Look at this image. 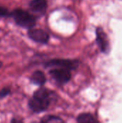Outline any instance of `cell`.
<instances>
[{
  "instance_id": "cell-1",
  "label": "cell",
  "mask_w": 122,
  "mask_h": 123,
  "mask_svg": "<svg viewBox=\"0 0 122 123\" xmlns=\"http://www.w3.org/2000/svg\"><path fill=\"white\" fill-rule=\"evenodd\" d=\"M54 93L49 89L41 87L34 92L31 99L28 101V107L34 113L45 112L53 99Z\"/></svg>"
},
{
  "instance_id": "cell-2",
  "label": "cell",
  "mask_w": 122,
  "mask_h": 123,
  "mask_svg": "<svg viewBox=\"0 0 122 123\" xmlns=\"http://www.w3.org/2000/svg\"><path fill=\"white\" fill-rule=\"evenodd\" d=\"M11 17L13 18L15 24L17 26L27 30L33 28L37 22L35 15L20 8H16L13 9L12 11Z\"/></svg>"
},
{
  "instance_id": "cell-3",
  "label": "cell",
  "mask_w": 122,
  "mask_h": 123,
  "mask_svg": "<svg viewBox=\"0 0 122 123\" xmlns=\"http://www.w3.org/2000/svg\"><path fill=\"white\" fill-rule=\"evenodd\" d=\"M70 71V70L65 68H55L50 71V74L56 81L57 83L60 84H63L69 81V80L70 79L71 74Z\"/></svg>"
},
{
  "instance_id": "cell-4",
  "label": "cell",
  "mask_w": 122,
  "mask_h": 123,
  "mask_svg": "<svg viewBox=\"0 0 122 123\" xmlns=\"http://www.w3.org/2000/svg\"><path fill=\"white\" fill-rule=\"evenodd\" d=\"M27 35L32 41L38 43L46 44L49 40V35L47 32L41 29H29Z\"/></svg>"
},
{
  "instance_id": "cell-5",
  "label": "cell",
  "mask_w": 122,
  "mask_h": 123,
  "mask_svg": "<svg viewBox=\"0 0 122 123\" xmlns=\"http://www.w3.org/2000/svg\"><path fill=\"white\" fill-rule=\"evenodd\" d=\"M46 67L58 66L60 68H68L69 70H74L78 66V62L73 60L68 59H53L45 63Z\"/></svg>"
},
{
  "instance_id": "cell-6",
  "label": "cell",
  "mask_w": 122,
  "mask_h": 123,
  "mask_svg": "<svg viewBox=\"0 0 122 123\" xmlns=\"http://www.w3.org/2000/svg\"><path fill=\"white\" fill-rule=\"evenodd\" d=\"M96 40L98 45L103 53H108L109 51V43L106 34L101 27L96 29Z\"/></svg>"
},
{
  "instance_id": "cell-7",
  "label": "cell",
  "mask_w": 122,
  "mask_h": 123,
  "mask_svg": "<svg viewBox=\"0 0 122 123\" xmlns=\"http://www.w3.org/2000/svg\"><path fill=\"white\" fill-rule=\"evenodd\" d=\"M30 10L37 14L43 15L47 9V0H31L29 3Z\"/></svg>"
},
{
  "instance_id": "cell-8",
  "label": "cell",
  "mask_w": 122,
  "mask_h": 123,
  "mask_svg": "<svg viewBox=\"0 0 122 123\" xmlns=\"http://www.w3.org/2000/svg\"><path fill=\"white\" fill-rule=\"evenodd\" d=\"M30 82L37 86H42L46 82V77L44 73L41 71H36L32 73L29 78Z\"/></svg>"
},
{
  "instance_id": "cell-9",
  "label": "cell",
  "mask_w": 122,
  "mask_h": 123,
  "mask_svg": "<svg viewBox=\"0 0 122 123\" xmlns=\"http://www.w3.org/2000/svg\"><path fill=\"white\" fill-rule=\"evenodd\" d=\"M77 122L79 123H94L97 121L94 117L88 113H83L80 115L77 118Z\"/></svg>"
},
{
  "instance_id": "cell-10",
  "label": "cell",
  "mask_w": 122,
  "mask_h": 123,
  "mask_svg": "<svg viewBox=\"0 0 122 123\" xmlns=\"http://www.w3.org/2000/svg\"><path fill=\"white\" fill-rule=\"evenodd\" d=\"M63 120L60 117L52 116V115H47L42 117L41 120V123H63Z\"/></svg>"
},
{
  "instance_id": "cell-11",
  "label": "cell",
  "mask_w": 122,
  "mask_h": 123,
  "mask_svg": "<svg viewBox=\"0 0 122 123\" xmlns=\"http://www.w3.org/2000/svg\"><path fill=\"white\" fill-rule=\"evenodd\" d=\"M12 17V11L6 7L0 5V18H9Z\"/></svg>"
},
{
  "instance_id": "cell-12",
  "label": "cell",
  "mask_w": 122,
  "mask_h": 123,
  "mask_svg": "<svg viewBox=\"0 0 122 123\" xmlns=\"http://www.w3.org/2000/svg\"><path fill=\"white\" fill-rule=\"evenodd\" d=\"M11 94V89L9 87H4L0 90V99H4Z\"/></svg>"
},
{
  "instance_id": "cell-13",
  "label": "cell",
  "mask_w": 122,
  "mask_h": 123,
  "mask_svg": "<svg viewBox=\"0 0 122 123\" xmlns=\"http://www.w3.org/2000/svg\"><path fill=\"white\" fill-rule=\"evenodd\" d=\"M10 123H23V120H21V119H17V117H13L12 119H11V120H10Z\"/></svg>"
},
{
  "instance_id": "cell-14",
  "label": "cell",
  "mask_w": 122,
  "mask_h": 123,
  "mask_svg": "<svg viewBox=\"0 0 122 123\" xmlns=\"http://www.w3.org/2000/svg\"><path fill=\"white\" fill-rule=\"evenodd\" d=\"M3 66V62L1 61H0V68H1Z\"/></svg>"
}]
</instances>
